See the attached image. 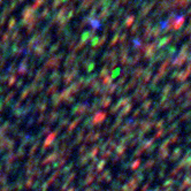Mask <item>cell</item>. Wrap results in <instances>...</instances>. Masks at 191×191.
I'll return each mask as SVG.
<instances>
[{
	"mask_svg": "<svg viewBox=\"0 0 191 191\" xmlns=\"http://www.w3.org/2000/svg\"><path fill=\"white\" fill-rule=\"evenodd\" d=\"M183 23H184V17H183V16H177V17L175 19V21H171L169 26H171V28L177 30V29L181 28Z\"/></svg>",
	"mask_w": 191,
	"mask_h": 191,
	"instance_id": "1",
	"label": "cell"
}]
</instances>
